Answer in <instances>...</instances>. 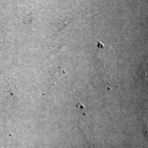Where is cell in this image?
Returning <instances> with one entry per match:
<instances>
[{"label":"cell","instance_id":"obj_1","mask_svg":"<svg viewBox=\"0 0 148 148\" xmlns=\"http://www.w3.org/2000/svg\"><path fill=\"white\" fill-rule=\"evenodd\" d=\"M97 62L100 73L107 83L115 81L116 75V60L115 53L112 47L100 42L97 43Z\"/></svg>","mask_w":148,"mask_h":148},{"label":"cell","instance_id":"obj_2","mask_svg":"<svg viewBox=\"0 0 148 148\" xmlns=\"http://www.w3.org/2000/svg\"><path fill=\"white\" fill-rule=\"evenodd\" d=\"M139 75L143 79H148V57L145 58L140 66Z\"/></svg>","mask_w":148,"mask_h":148},{"label":"cell","instance_id":"obj_3","mask_svg":"<svg viewBox=\"0 0 148 148\" xmlns=\"http://www.w3.org/2000/svg\"><path fill=\"white\" fill-rule=\"evenodd\" d=\"M146 132H147V134L148 135V123L147 124V128H146Z\"/></svg>","mask_w":148,"mask_h":148}]
</instances>
